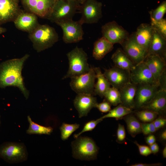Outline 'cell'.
Instances as JSON below:
<instances>
[{"label": "cell", "mask_w": 166, "mask_h": 166, "mask_svg": "<svg viewBox=\"0 0 166 166\" xmlns=\"http://www.w3.org/2000/svg\"><path fill=\"white\" fill-rule=\"evenodd\" d=\"M21 10L13 0H0V24L13 21Z\"/></svg>", "instance_id": "d6986e66"}, {"label": "cell", "mask_w": 166, "mask_h": 166, "mask_svg": "<svg viewBox=\"0 0 166 166\" xmlns=\"http://www.w3.org/2000/svg\"><path fill=\"white\" fill-rule=\"evenodd\" d=\"M102 120L99 118L96 120H92L87 122L85 124L83 129L80 132L74 135V138H77L84 132L92 131L96 127L97 125Z\"/></svg>", "instance_id": "e575fe53"}, {"label": "cell", "mask_w": 166, "mask_h": 166, "mask_svg": "<svg viewBox=\"0 0 166 166\" xmlns=\"http://www.w3.org/2000/svg\"><path fill=\"white\" fill-rule=\"evenodd\" d=\"M150 148L152 153L155 154L158 152L159 151V147L158 144L156 142L150 145Z\"/></svg>", "instance_id": "b9f144b4"}, {"label": "cell", "mask_w": 166, "mask_h": 166, "mask_svg": "<svg viewBox=\"0 0 166 166\" xmlns=\"http://www.w3.org/2000/svg\"><path fill=\"white\" fill-rule=\"evenodd\" d=\"M136 88V85L130 82L120 89L121 104L132 110L134 109V97Z\"/></svg>", "instance_id": "603a6c76"}, {"label": "cell", "mask_w": 166, "mask_h": 166, "mask_svg": "<svg viewBox=\"0 0 166 166\" xmlns=\"http://www.w3.org/2000/svg\"><path fill=\"white\" fill-rule=\"evenodd\" d=\"M66 55L69 67L62 79L79 76L89 70L90 67L88 62L87 55L82 48L76 46Z\"/></svg>", "instance_id": "3957f363"}, {"label": "cell", "mask_w": 166, "mask_h": 166, "mask_svg": "<svg viewBox=\"0 0 166 166\" xmlns=\"http://www.w3.org/2000/svg\"><path fill=\"white\" fill-rule=\"evenodd\" d=\"M150 54L158 55L166 60V38L153 29L148 52V55Z\"/></svg>", "instance_id": "7402d4cb"}, {"label": "cell", "mask_w": 166, "mask_h": 166, "mask_svg": "<svg viewBox=\"0 0 166 166\" xmlns=\"http://www.w3.org/2000/svg\"><path fill=\"white\" fill-rule=\"evenodd\" d=\"M159 138L160 140L163 141H165L166 140V130L164 129L162 131L160 135Z\"/></svg>", "instance_id": "ee69618b"}, {"label": "cell", "mask_w": 166, "mask_h": 166, "mask_svg": "<svg viewBox=\"0 0 166 166\" xmlns=\"http://www.w3.org/2000/svg\"><path fill=\"white\" fill-rule=\"evenodd\" d=\"M166 12V1H163L156 9L149 12L150 18L158 21L163 18Z\"/></svg>", "instance_id": "d6a6232c"}, {"label": "cell", "mask_w": 166, "mask_h": 166, "mask_svg": "<svg viewBox=\"0 0 166 166\" xmlns=\"http://www.w3.org/2000/svg\"><path fill=\"white\" fill-rule=\"evenodd\" d=\"M143 61L158 83L166 76V60L157 55H148ZM159 85V84H158Z\"/></svg>", "instance_id": "2e32d148"}, {"label": "cell", "mask_w": 166, "mask_h": 166, "mask_svg": "<svg viewBox=\"0 0 166 166\" xmlns=\"http://www.w3.org/2000/svg\"><path fill=\"white\" fill-rule=\"evenodd\" d=\"M28 152L23 143L8 142L0 145V158L10 164L26 161Z\"/></svg>", "instance_id": "5b68a950"}, {"label": "cell", "mask_w": 166, "mask_h": 166, "mask_svg": "<svg viewBox=\"0 0 166 166\" xmlns=\"http://www.w3.org/2000/svg\"><path fill=\"white\" fill-rule=\"evenodd\" d=\"M96 78L94 67H91L87 73L71 78L70 86L77 94L94 95V90Z\"/></svg>", "instance_id": "52a82bcc"}, {"label": "cell", "mask_w": 166, "mask_h": 166, "mask_svg": "<svg viewBox=\"0 0 166 166\" xmlns=\"http://www.w3.org/2000/svg\"><path fill=\"white\" fill-rule=\"evenodd\" d=\"M130 82L136 85L158 84L153 74L144 61L135 65L130 71Z\"/></svg>", "instance_id": "4fadbf2b"}, {"label": "cell", "mask_w": 166, "mask_h": 166, "mask_svg": "<svg viewBox=\"0 0 166 166\" xmlns=\"http://www.w3.org/2000/svg\"><path fill=\"white\" fill-rule=\"evenodd\" d=\"M153 28L151 24L142 23L133 33L137 42L148 52L152 36Z\"/></svg>", "instance_id": "ffe728a7"}, {"label": "cell", "mask_w": 166, "mask_h": 166, "mask_svg": "<svg viewBox=\"0 0 166 166\" xmlns=\"http://www.w3.org/2000/svg\"><path fill=\"white\" fill-rule=\"evenodd\" d=\"M142 133L145 135L153 134L157 131L152 122L141 123Z\"/></svg>", "instance_id": "d590c367"}, {"label": "cell", "mask_w": 166, "mask_h": 166, "mask_svg": "<svg viewBox=\"0 0 166 166\" xmlns=\"http://www.w3.org/2000/svg\"><path fill=\"white\" fill-rule=\"evenodd\" d=\"M97 103L96 97L88 94H77L73 100V105L79 118L87 116L92 108H96Z\"/></svg>", "instance_id": "ac0fdd59"}, {"label": "cell", "mask_w": 166, "mask_h": 166, "mask_svg": "<svg viewBox=\"0 0 166 166\" xmlns=\"http://www.w3.org/2000/svg\"><path fill=\"white\" fill-rule=\"evenodd\" d=\"M6 31V29L0 26V35L5 33Z\"/></svg>", "instance_id": "bcb514c9"}, {"label": "cell", "mask_w": 166, "mask_h": 166, "mask_svg": "<svg viewBox=\"0 0 166 166\" xmlns=\"http://www.w3.org/2000/svg\"><path fill=\"white\" fill-rule=\"evenodd\" d=\"M86 0H76L77 1L79 4H81Z\"/></svg>", "instance_id": "7dc6e473"}, {"label": "cell", "mask_w": 166, "mask_h": 166, "mask_svg": "<svg viewBox=\"0 0 166 166\" xmlns=\"http://www.w3.org/2000/svg\"><path fill=\"white\" fill-rule=\"evenodd\" d=\"M110 85L120 90L126 84L131 82L130 71L115 66L105 69L103 73Z\"/></svg>", "instance_id": "9a60e30c"}, {"label": "cell", "mask_w": 166, "mask_h": 166, "mask_svg": "<svg viewBox=\"0 0 166 166\" xmlns=\"http://www.w3.org/2000/svg\"><path fill=\"white\" fill-rule=\"evenodd\" d=\"M136 110L133 112L135 116L140 121L144 122H152L159 115L157 113L148 109Z\"/></svg>", "instance_id": "4dcf8cb0"}, {"label": "cell", "mask_w": 166, "mask_h": 166, "mask_svg": "<svg viewBox=\"0 0 166 166\" xmlns=\"http://www.w3.org/2000/svg\"><path fill=\"white\" fill-rule=\"evenodd\" d=\"M97 82L95 84L94 90V95H98L101 98L104 97L106 91L110 87V84L102 73L100 68L94 67Z\"/></svg>", "instance_id": "484cf974"}, {"label": "cell", "mask_w": 166, "mask_h": 166, "mask_svg": "<svg viewBox=\"0 0 166 166\" xmlns=\"http://www.w3.org/2000/svg\"><path fill=\"white\" fill-rule=\"evenodd\" d=\"M29 56L26 54L21 58L9 60L0 64V88L17 87L26 99L29 98V92L25 87L22 72L24 64Z\"/></svg>", "instance_id": "6da1fadb"}, {"label": "cell", "mask_w": 166, "mask_h": 166, "mask_svg": "<svg viewBox=\"0 0 166 166\" xmlns=\"http://www.w3.org/2000/svg\"><path fill=\"white\" fill-rule=\"evenodd\" d=\"M121 45L124 52L135 65L143 61L148 55V51L136 41L133 33Z\"/></svg>", "instance_id": "8fae6325"}, {"label": "cell", "mask_w": 166, "mask_h": 166, "mask_svg": "<svg viewBox=\"0 0 166 166\" xmlns=\"http://www.w3.org/2000/svg\"><path fill=\"white\" fill-rule=\"evenodd\" d=\"M15 2L18 4L19 3V0H13Z\"/></svg>", "instance_id": "c3c4849f"}, {"label": "cell", "mask_w": 166, "mask_h": 166, "mask_svg": "<svg viewBox=\"0 0 166 166\" xmlns=\"http://www.w3.org/2000/svg\"><path fill=\"white\" fill-rule=\"evenodd\" d=\"M162 165L161 163H158L153 164L136 163L130 165V166H159Z\"/></svg>", "instance_id": "7bdbcfd3"}, {"label": "cell", "mask_w": 166, "mask_h": 166, "mask_svg": "<svg viewBox=\"0 0 166 166\" xmlns=\"http://www.w3.org/2000/svg\"><path fill=\"white\" fill-rule=\"evenodd\" d=\"M102 3L96 0L85 1L78 8L82 15L79 21L82 25L97 23L102 16Z\"/></svg>", "instance_id": "ba28073f"}, {"label": "cell", "mask_w": 166, "mask_h": 166, "mask_svg": "<svg viewBox=\"0 0 166 166\" xmlns=\"http://www.w3.org/2000/svg\"><path fill=\"white\" fill-rule=\"evenodd\" d=\"M56 0H21L25 10L40 18L48 19Z\"/></svg>", "instance_id": "30bf717a"}, {"label": "cell", "mask_w": 166, "mask_h": 166, "mask_svg": "<svg viewBox=\"0 0 166 166\" xmlns=\"http://www.w3.org/2000/svg\"><path fill=\"white\" fill-rule=\"evenodd\" d=\"M159 90L157 85L149 84L137 85L134 97V109H141L152 100Z\"/></svg>", "instance_id": "5bb4252c"}, {"label": "cell", "mask_w": 166, "mask_h": 166, "mask_svg": "<svg viewBox=\"0 0 166 166\" xmlns=\"http://www.w3.org/2000/svg\"><path fill=\"white\" fill-rule=\"evenodd\" d=\"M111 58L115 66L122 69L130 71L135 65L123 49L120 48H117Z\"/></svg>", "instance_id": "d4e9b609"}, {"label": "cell", "mask_w": 166, "mask_h": 166, "mask_svg": "<svg viewBox=\"0 0 166 166\" xmlns=\"http://www.w3.org/2000/svg\"><path fill=\"white\" fill-rule=\"evenodd\" d=\"M153 121L156 130L164 127L166 124V119L164 115H159Z\"/></svg>", "instance_id": "74e56055"}, {"label": "cell", "mask_w": 166, "mask_h": 166, "mask_svg": "<svg viewBox=\"0 0 166 166\" xmlns=\"http://www.w3.org/2000/svg\"><path fill=\"white\" fill-rule=\"evenodd\" d=\"M134 143L138 147L139 153L141 155L147 156L152 153L149 147L140 144L136 141H135Z\"/></svg>", "instance_id": "f35d334b"}, {"label": "cell", "mask_w": 166, "mask_h": 166, "mask_svg": "<svg viewBox=\"0 0 166 166\" xmlns=\"http://www.w3.org/2000/svg\"><path fill=\"white\" fill-rule=\"evenodd\" d=\"M29 126L26 130L29 134H46L50 135L53 132V128L51 127H46L39 125L34 122L30 116H27Z\"/></svg>", "instance_id": "f1b7e54d"}, {"label": "cell", "mask_w": 166, "mask_h": 166, "mask_svg": "<svg viewBox=\"0 0 166 166\" xmlns=\"http://www.w3.org/2000/svg\"><path fill=\"white\" fill-rule=\"evenodd\" d=\"M151 110L164 115L166 110V90H159L152 100L141 109Z\"/></svg>", "instance_id": "44dd1931"}, {"label": "cell", "mask_w": 166, "mask_h": 166, "mask_svg": "<svg viewBox=\"0 0 166 166\" xmlns=\"http://www.w3.org/2000/svg\"></svg>", "instance_id": "f907efd6"}, {"label": "cell", "mask_w": 166, "mask_h": 166, "mask_svg": "<svg viewBox=\"0 0 166 166\" xmlns=\"http://www.w3.org/2000/svg\"><path fill=\"white\" fill-rule=\"evenodd\" d=\"M117 141L118 143H123L126 138V132L124 125L119 124L117 132Z\"/></svg>", "instance_id": "8d00e7d4"}, {"label": "cell", "mask_w": 166, "mask_h": 166, "mask_svg": "<svg viewBox=\"0 0 166 166\" xmlns=\"http://www.w3.org/2000/svg\"><path fill=\"white\" fill-rule=\"evenodd\" d=\"M13 22L15 26L18 29L29 33L39 24L37 16L31 12L21 10Z\"/></svg>", "instance_id": "e0dca14e"}, {"label": "cell", "mask_w": 166, "mask_h": 166, "mask_svg": "<svg viewBox=\"0 0 166 166\" xmlns=\"http://www.w3.org/2000/svg\"><path fill=\"white\" fill-rule=\"evenodd\" d=\"M56 23L62 30V39L65 43H76L83 39L84 33L82 24L79 20L75 21L70 19Z\"/></svg>", "instance_id": "9c48e42d"}, {"label": "cell", "mask_w": 166, "mask_h": 166, "mask_svg": "<svg viewBox=\"0 0 166 166\" xmlns=\"http://www.w3.org/2000/svg\"><path fill=\"white\" fill-rule=\"evenodd\" d=\"M133 113L131 109L120 104L112 109H111L108 113L99 118L103 120L107 118H114L116 120L122 119L126 115Z\"/></svg>", "instance_id": "83f0119b"}, {"label": "cell", "mask_w": 166, "mask_h": 166, "mask_svg": "<svg viewBox=\"0 0 166 166\" xmlns=\"http://www.w3.org/2000/svg\"><path fill=\"white\" fill-rule=\"evenodd\" d=\"M156 140V137L153 134L148 135L145 138L146 143L149 146L155 143Z\"/></svg>", "instance_id": "60d3db41"}, {"label": "cell", "mask_w": 166, "mask_h": 166, "mask_svg": "<svg viewBox=\"0 0 166 166\" xmlns=\"http://www.w3.org/2000/svg\"><path fill=\"white\" fill-rule=\"evenodd\" d=\"M75 139L71 144L73 155L74 158L87 160L97 158L99 148L92 138L79 136Z\"/></svg>", "instance_id": "277c9868"}, {"label": "cell", "mask_w": 166, "mask_h": 166, "mask_svg": "<svg viewBox=\"0 0 166 166\" xmlns=\"http://www.w3.org/2000/svg\"><path fill=\"white\" fill-rule=\"evenodd\" d=\"M80 5L76 0H56L48 19L55 23L72 19Z\"/></svg>", "instance_id": "8992f818"}, {"label": "cell", "mask_w": 166, "mask_h": 166, "mask_svg": "<svg viewBox=\"0 0 166 166\" xmlns=\"http://www.w3.org/2000/svg\"><path fill=\"white\" fill-rule=\"evenodd\" d=\"M102 36L114 44H121L129 37L128 32L115 21L109 22L101 27Z\"/></svg>", "instance_id": "7c38bea8"}, {"label": "cell", "mask_w": 166, "mask_h": 166, "mask_svg": "<svg viewBox=\"0 0 166 166\" xmlns=\"http://www.w3.org/2000/svg\"><path fill=\"white\" fill-rule=\"evenodd\" d=\"M103 97L105 100L113 106H117L121 103L119 90L113 87H110L106 91Z\"/></svg>", "instance_id": "f546056e"}, {"label": "cell", "mask_w": 166, "mask_h": 166, "mask_svg": "<svg viewBox=\"0 0 166 166\" xmlns=\"http://www.w3.org/2000/svg\"><path fill=\"white\" fill-rule=\"evenodd\" d=\"M113 45L102 36L94 43L93 51V57L97 60H101L113 49Z\"/></svg>", "instance_id": "cb8c5ba5"}, {"label": "cell", "mask_w": 166, "mask_h": 166, "mask_svg": "<svg viewBox=\"0 0 166 166\" xmlns=\"http://www.w3.org/2000/svg\"><path fill=\"white\" fill-rule=\"evenodd\" d=\"M132 113L126 115L123 118L126 123L129 134L134 137L137 135L142 133V129L141 123Z\"/></svg>", "instance_id": "4316f807"}, {"label": "cell", "mask_w": 166, "mask_h": 166, "mask_svg": "<svg viewBox=\"0 0 166 166\" xmlns=\"http://www.w3.org/2000/svg\"><path fill=\"white\" fill-rule=\"evenodd\" d=\"M111 104L107 101L104 100L102 102L97 103L96 108L102 113L108 112L111 109Z\"/></svg>", "instance_id": "ab89813d"}, {"label": "cell", "mask_w": 166, "mask_h": 166, "mask_svg": "<svg viewBox=\"0 0 166 166\" xmlns=\"http://www.w3.org/2000/svg\"><path fill=\"white\" fill-rule=\"evenodd\" d=\"M162 154L163 157L164 158H166V146L164 147L162 152Z\"/></svg>", "instance_id": "f6af8a7d"}, {"label": "cell", "mask_w": 166, "mask_h": 166, "mask_svg": "<svg viewBox=\"0 0 166 166\" xmlns=\"http://www.w3.org/2000/svg\"><path fill=\"white\" fill-rule=\"evenodd\" d=\"M29 33L34 48L38 52L51 47L58 40V35L55 29L47 24H39Z\"/></svg>", "instance_id": "7a4b0ae2"}, {"label": "cell", "mask_w": 166, "mask_h": 166, "mask_svg": "<svg viewBox=\"0 0 166 166\" xmlns=\"http://www.w3.org/2000/svg\"><path fill=\"white\" fill-rule=\"evenodd\" d=\"M79 126L80 125L76 123L69 124L63 123L60 128L61 139L63 140H67Z\"/></svg>", "instance_id": "1f68e13d"}, {"label": "cell", "mask_w": 166, "mask_h": 166, "mask_svg": "<svg viewBox=\"0 0 166 166\" xmlns=\"http://www.w3.org/2000/svg\"><path fill=\"white\" fill-rule=\"evenodd\" d=\"M151 25L153 28L166 38V20L162 19L158 21L151 19Z\"/></svg>", "instance_id": "836d02e7"}, {"label": "cell", "mask_w": 166, "mask_h": 166, "mask_svg": "<svg viewBox=\"0 0 166 166\" xmlns=\"http://www.w3.org/2000/svg\"><path fill=\"white\" fill-rule=\"evenodd\" d=\"M0 118H1V116L0 114V124H1V120H0Z\"/></svg>", "instance_id": "681fc988"}]
</instances>
